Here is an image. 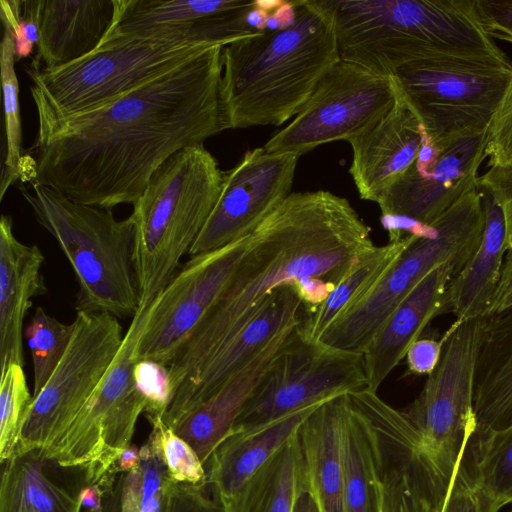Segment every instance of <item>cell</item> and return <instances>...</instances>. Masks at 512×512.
<instances>
[{"instance_id": "1f68e13d", "label": "cell", "mask_w": 512, "mask_h": 512, "mask_svg": "<svg viewBox=\"0 0 512 512\" xmlns=\"http://www.w3.org/2000/svg\"><path fill=\"white\" fill-rule=\"evenodd\" d=\"M464 461L476 483L500 509L512 503V423L474 432Z\"/></svg>"}, {"instance_id": "f6af8a7d", "label": "cell", "mask_w": 512, "mask_h": 512, "mask_svg": "<svg viewBox=\"0 0 512 512\" xmlns=\"http://www.w3.org/2000/svg\"><path fill=\"white\" fill-rule=\"evenodd\" d=\"M207 486L172 482L160 512H223L219 501L208 496Z\"/></svg>"}, {"instance_id": "5b68a950", "label": "cell", "mask_w": 512, "mask_h": 512, "mask_svg": "<svg viewBox=\"0 0 512 512\" xmlns=\"http://www.w3.org/2000/svg\"><path fill=\"white\" fill-rule=\"evenodd\" d=\"M223 175L203 144L177 151L152 174L129 216L140 304L150 305L176 274L219 199Z\"/></svg>"}, {"instance_id": "7bdbcfd3", "label": "cell", "mask_w": 512, "mask_h": 512, "mask_svg": "<svg viewBox=\"0 0 512 512\" xmlns=\"http://www.w3.org/2000/svg\"><path fill=\"white\" fill-rule=\"evenodd\" d=\"M279 452L239 492L232 497L218 500L223 512H266Z\"/></svg>"}, {"instance_id": "277c9868", "label": "cell", "mask_w": 512, "mask_h": 512, "mask_svg": "<svg viewBox=\"0 0 512 512\" xmlns=\"http://www.w3.org/2000/svg\"><path fill=\"white\" fill-rule=\"evenodd\" d=\"M341 60L382 76L428 60L512 67L475 0H331Z\"/></svg>"}, {"instance_id": "30bf717a", "label": "cell", "mask_w": 512, "mask_h": 512, "mask_svg": "<svg viewBox=\"0 0 512 512\" xmlns=\"http://www.w3.org/2000/svg\"><path fill=\"white\" fill-rule=\"evenodd\" d=\"M140 304L102 380L64 434L36 455L64 468H80L84 484L99 483L132 443L146 401L135 378L136 348L151 313Z\"/></svg>"}, {"instance_id": "f35d334b", "label": "cell", "mask_w": 512, "mask_h": 512, "mask_svg": "<svg viewBox=\"0 0 512 512\" xmlns=\"http://www.w3.org/2000/svg\"><path fill=\"white\" fill-rule=\"evenodd\" d=\"M298 431L278 454L274 483L266 512H294L299 495L306 490L304 461Z\"/></svg>"}, {"instance_id": "e575fe53", "label": "cell", "mask_w": 512, "mask_h": 512, "mask_svg": "<svg viewBox=\"0 0 512 512\" xmlns=\"http://www.w3.org/2000/svg\"><path fill=\"white\" fill-rule=\"evenodd\" d=\"M386 512H441V499L409 460L397 459L383 472Z\"/></svg>"}, {"instance_id": "d6986e66", "label": "cell", "mask_w": 512, "mask_h": 512, "mask_svg": "<svg viewBox=\"0 0 512 512\" xmlns=\"http://www.w3.org/2000/svg\"><path fill=\"white\" fill-rule=\"evenodd\" d=\"M395 89L390 110L347 140L352 148L349 173L359 196L375 203L413 164L426 134L396 82Z\"/></svg>"}, {"instance_id": "2e32d148", "label": "cell", "mask_w": 512, "mask_h": 512, "mask_svg": "<svg viewBox=\"0 0 512 512\" xmlns=\"http://www.w3.org/2000/svg\"><path fill=\"white\" fill-rule=\"evenodd\" d=\"M299 157L258 147L224 171L219 199L189 253L216 250L253 232L292 193Z\"/></svg>"}, {"instance_id": "8992f818", "label": "cell", "mask_w": 512, "mask_h": 512, "mask_svg": "<svg viewBox=\"0 0 512 512\" xmlns=\"http://www.w3.org/2000/svg\"><path fill=\"white\" fill-rule=\"evenodd\" d=\"M20 188L37 222L56 240L78 284L76 311L133 317L140 305L133 259L134 225L111 209L74 202L32 182Z\"/></svg>"}, {"instance_id": "ee69618b", "label": "cell", "mask_w": 512, "mask_h": 512, "mask_svg": "<svg viewBox=\"0 0 512 512\" xmlns=\"http://www.w3.org/2000/svg\"><path fill=\"white\" fill-rule=\"evenodd\" d=\"M2 23L12 30L16 60L28 57L37 43V26L32 0H1Z\"/></svg>"}, {"instance_id": "ab89813d", "label": "cell", "mask_w": 512, "mask_h": 512, "mask_svg": "<svg viewBox=\"0 0 512 512\" xmlns=\"http://www.w3.org/2000/svg\"><path fill=\"white\" fill-rule=\"evenodd\" d=\"M487 136L486 158L489 167H512V73Z\"/></svg>"}, {"instance_id": "c3c4849f", "label": "cell", "mask_w": 512, "mask_h": 512, "mask_svg": "<svg viewBox=\"0 0 512 512\" xmlns=\"http://www.w3.org/2000/svg\"><path fill=\"white\" fill-rule=\"evenodd\" d=\"M445 337L441 340L419 338L407 350L406 361L408 371L415 375H429L440 361Z\"/></svg>"}, {"instance_id": "7c38bea8", "label": "cell", "mask_w": 512, "mask_h": 512, "mask_svg": "<svg viewBox=\"0 0 512 512\" xmlns=\"http://www.w3.org/2000/svg\"><path fill=\"white\" fill-rule=\"evenodd\" d=\"M73 323L65 354L32 399L14 455H39L64 434L122 344L125 333L113 314L77 311Z\"/></svg>"}, {"instance_id": "f546056e", "label": "cell", "mask_w": 512, "mask_h": 512, "mask_svg": "<svg viewBox=\"0 0 512 512\" xmlns=\"http://www.w3.org/2000/svg\"><path fill=\"white\" fill-rule=\"evenodd\" d=\"M44 461L33 453L13 455L5 461L0 512H80L77 495L46 475Z\"/></svg>"}, {"instance_id": "d6a6232c", "label": "cell", "mask_w": 512, "mask_h": 512, "mask_svg": "<svg viewBox=\"0 0 512 512\" xmlns=\"http://www.w3.org/2000/svg\"><path fill=\"white\" fill-rule=\"evenodd\" d=\"M14 38L9 25L3 23L0 45V68L3 91L5 157L1 180L2 199L7 188L22 178L24 157L21 155L22 128L19 107V85L15 72Z\"/></svg>"}, {"instance_id": "816d5d0a", "label": "cell", "mask_w": 512, "mask_h": 512, "mask_svg": "<svg viewBox=\"0 0 512 512\" xmlns=\"http://www.w3.org/2000/svg\"><path fill=\"white\" fill-rule=\"evenodd\" d=\"M373 489L375 499V512H386L383 473L375 479Z\"/></svg>"}, {"instance_id": "d4e9b609", "label": "cell", "mask_w": 512, "mask_h": 512, "mask_svg": "<svg viewBox=\"0 0 512 512\" xmlns=\"http://www.w3.org/2000/svg\"><path fill=\"white\" fill-rule=\"evenodd\" d=\"M481 191L485 217L481 242L451 279L441 312L453 313L459 321L490 315L508 251L502 208L492 195Z\"/></svg>"}, {"instance_id": "52a82bcc", "label": "cell", "mask_w": 512, "mask_h": 512, "mask_svg": "<svg viewBox=\"0 0 512 512\" xmlns=\"http://www.w3.org/2000/svg\"><path fill=\"white\" fill-rule=\"evenodd\" d=\"M210 46L176 34L115 37L58 69L34 62L27 73L38 130L106 106Z\"/></svg>"}, {"instance_id": "ac0fdd59", "label": "cell", "mask_w": 512, "mask_h": 512, "mask_svg": "<svg viewBox=\"0 0 512 512\" xmlns=\"http://www.w3.org/2000/svg\"><path fill=\"white\" fill-rule=\"evenodd\" d=\"M304 304L293 285L276 288L257 317L227 347L176 389L163 417L173 428L227 379L251 362L275 337L299 324Z\"/></svg>"}, {"instance_id": "7dc6e473", "label": "cell", "mask_w": 512, "mask_h": 512, "mask_svg": "<svg viewBox=\"0 0 512 512\" xmlns=\"http://www.w3.org/2000/svg\"><path fill=\"white\" fill-rule=\"evenodd\" d=\"M475 5L490 37L512 44V0H475Z\"/></svg>"}, {"instance_id": "6da1fadb", "label": "cell", "mask_w": 512, "mask_h": 512, "mask_svg": "<svg viewBox=\"0 0 512 512\" xmlns=\"http://www.w3.org/2000/svg\"><path fill=\"white\" fill-rule=\"evenodd\" d=\"M222 48L212 45L106 106L38 130L21 179L85 205H133L170 156L230 129Z\"/></svg>"}, {"instance_id": "836d02e7", "label": "cell", "mask_w": 512, "mask_h": 512, "mask_svg": "<svg viewBox=\"0 0 512 512\" xmlns=\"http://www.w3.org/2000/svg\"><path fill=\"white\" fill-rule=\"evenodd\" d=\"M74 331V323L66 324L38 306L25 328L34 372L32 396L46 384L65 354Z\"/></svg>"}, {"instance_id": "ffe728a7", "label": "cell", "mask_w": 512, "mask_h": 512, "mask_svg": "<svg viewBox=\"0 0 512 512\" xmlns=\"http://www.w3.org/2000/svg\"><path fill=\"white\" fill-rule=\"evenodd\" d=\"M297 326L275 337L251 362L172 428L193 447L205 467L216 448L232 433L244 406L294 337Z\"/></svg>"}, {"instance_id": "3957f363", "label": "cell", "mask_w": 512, "mask_h": 512, "mask_svg": "<svg viewBox=\"0 0 512 512\" xmlns=\"http://www.w3.org/2000/svg\"><path fill=\"white\" fill-rule=\"evenodd\" d=\"M331 0H296L287 26L222 48L221 97L230 129L295 117L340 60Z\"/></svg>"}, {"instance_id": "b9f144b4", "label": "cell", "mask_w": 512, "mask_h": 512, "mask_svg": "<svg viewBox=\"0 0 512 512\" xmlns=\"http://www.w3.org/2000/svg\"><path fill=\"white\" fill-rule=\"evenodd\" d=\"M500 508L471 475L464 456L454 473L441 512H498Z\"/></svg>"}, {"instance_id": "7402d4cb", "label": "cell", "mask_w": 512, "mask_h": 512, "mask_svg": "<svg viewBox=\"0 0 512 512\" xmlns=\"http://www.w3.org/2000/svg\"><path fill=\"white\" fill-rule=\"evenodd\" d=\"M44 256L37 245L20 242L11 216L0 220V373L24 366L23 321L32 298L46 293L41 274Z\"/></svg>"}, {"instance_id": "d590c367", "label": "cell", "mask_w": 512, "mask_h": 512, "mask_svg": "<svg viewBox=\"0 0 512 512\" xmlns=\"http://www.w3.org/2000/svg\"><path fill=\"white\" fill-rule=\"evenodd\" d=\"M23 366L12 364L0 373V460L16 452L21 429L32 402Z\"/></svg>"}, {"instance_id": "60d3db41", "label": "cell", "mask_w": 512, "mask_h": 512, "mask_svg": "<svg viewBox=\"0 0 512 512\" xmlns=\"http://www.w3.org/2000/svg\"><path fill=\"white\" fill-rule=\"evenodd\" d=\"M134 378L139 392L146 401L147 417H164L172 400L168 366L150 360L137 361Z\"/></svg>"}, {"instance_id": "cb8c5ba5", "label": "cell", "mask_w": 512, "mask_h": 512, "mask_svg": "<svg viewBox=\"0 0 512 512\" xmlns=\"http://www.w3.org/2000/svg\"><path fill=\"white\" fill-rule=\"evenodd\" d=\"M323 402L306 406L256 428L233 430L216 448L205 467L207 485L213 497L220 500L239 492Z\"/></svg>"}, {"instance_id": "484cf974", "label": "cell", "mask_w": 512, "mask_h": 512, "mask_svg": "<svg viewBox=\"0 0 512 512\" xmlns=\"http://www.w3.org/2000/svg\"><path fill=\"white\" fill-rule=\"evenodd\" d=\"M347 394L320 404L301 424L306 490L318 512H345L342 426Z\"/></svg>"}, {"instance_id": "4fadbf2b", "label": "cell", "mask_w": 512, "mask_h": 512, "mask_svg": "<svg viewBox=\"0 0 512 512\" xmlns=\"http://www.w3.org/2000/svg\"><path fill=\"white\" fill-rule=\"evenodd\" d=\"M368 390L363 353L296 333L244 406L233 430L256 428L341 394Z\"/></svg>"}, {"instance_id": "7a4b0ae2", "label": "cell", "mask_w": 512, "mask_h": 512, "mask_svg": "<svg viewBox=\"0 0 512 512\" xmlns=\"http://www.w3.org/2000/svg\"><path fill=\"white\" fill-rule=\"evenodd\" d=\"M374 247L370 227L346 198L292 192L250 233L228 287L168 365L172 396L238 337L276 288L293 285L309 313Z\"/></svg>"}, {"instance_id": "f5cc1de1", "label": "cell", "mask_w": 512, "mask_h": 512, "mask_svg": "<svg viewBox=\"0 0 512 512\" xmlns=\"http://www.w3.org/2000/svg\"><path fill=\"white\" fill-rule=\"evenodd\" d=\"M294 512H318L317 506L307 490L299 495Z\"/></svg>"}, {"instance_id": "4dcf8cb0", "label": "cell", "mask_w": 512, "mask_h": 512, "mask_svg": "<svg viewBox=\"0 0 512 512\" xmlns=\"http://www.w3.org/2000/svg\"><path fill=\"white\" fill-rule=\"evenodd\" d=\"M415 234L375 246L350 274L335 287L327 299L309 313H303L297 326L306 341H319L337 315L366 292L411 244Z\"/></svg>"}, {"instance_id": "8d00e7d4", "label": "cell", "mask_w": 512, "mask_h": 512, "mask_svg": "<svg viewBox=\"0 0 512 512\" xmlns=\"http://www.w3.org/2000/svg\"><path fill=\"white\" fill-rule=\"evenodd\" d=\"M103 488L102 504L97 509L80 512H160L167 487L147 499L142 497V469L139 465L128 472L109 473L100 483Z\"/></svg>"}, {"instance_id": "ba28073f", "label": "cell", "mask_w": 512, "mask_h": 512, "mask_svg": "<svg viewBox=\"0 0 512 512\" xmlns=\"http://www.w3.org/2000/svg\"><path fill=\"white\" fill-rule=\"evenodd\" d=\"M482 191L472 187L411 244L360 297L331 322L319 341L339 350L363 353L385 321L416 285L449 262L458 272L478 248L484 229Z\"/></svg>"}, {"instance_id": "9a60e30c", "label": "cell", "mask_w": 512, "mask_h": 512, "mask_svg": "<svg viewBox=\"0 0 512 512\" xmlns=\"http://www.w3.org/2000/svg\"><path fill=\"white\" fill-rule=\"evenodd\" d=\"M250 234L225 247L193 255L153 300L136 348V361L168 366L221 297L247 252Z\"/></svg>"}, {"instance_id": "f1b7e54d", "label": "cell", "mask_w": 512, "mask_h": 512, "mask_svg": "<svg viewBox=\"0 0 512 512\" xmlns=\"http://www.w3.org/2000/svg\"><path fill=\"white\" fill-rule=\"evenodd\" d=\"M249 1L113 0V21L103 40L156 35L158 32L172 29H188L200 20L241 8Z\"/></svg>"}, {"instance_id": "681fc988", "label": "cell", "mask_w": 512, "mask_h": 512, "mask_svg": "<svg viewBox=\"0 0 512 512\" xmlns=\"http://www.w3.org/2000/svg\"><path fill=\"white\" fill-rule=\"evenodd\" d=\"M512 307V248L506 252L500 282L491 313L496 314Z\"/></svg>"}, {"instance_id": "9c48e42d", "label": "cell", "mask_w": 512, "mask_h": 512, "mask_svg": "<svg viewBox=\"0 0 512 512\" xmlns=\"http://www.w3.org/2000/svg\"><path fill=\"white\" fill-rule=\"evenodd\" d=\"M486 321L456 320L451 325L439 363L403 410L419 437L416 465L443 497L476 430L475 375Z\"/></svg>"}, {"instance_id": "db71d44e", "label": "cell", "mask_w": 512, "mask_h": 512, "mask_svg": "<svg viewBox=\"0 0 512 512\" xmlns=\"http://www.w3.org/2000/svg\"><path fill=\"white\" fill-rule=\"evenodd\" d=\"M510 512H512V509H511V511H510Z\"/></svg>"}, {"instance_id": "4316f807", "label": "cell", "mask_w": 512, "mask_h": 512, "mask_svg": "<svg viewBox=\"0 0 512 512\" xmlns=\"http://www.w3.org/2000/svg\"><path fill=\"white\" fill-rule=\"evenodd\" d=\"M474 412L475 432L512 423V307L487 316L475 375Z\"/></svg>"}, {"instance_id": "74e56055", "label": "cell", "mask_w": 512, "mask_h": 512, "mask_svg": "<svg viewBox=\"0 0 512 512\" xmlns=\"http://www.w3.org/2000/svg\"><path fill=\"white\" fill-rule=\"evenodd\" d=\"M148 419L158 438L170 478L177 483L207 485L205 466L193 447L168 426L161 416Z\"/></svg>"}, {"instance_id": "44dd1931", "label": "cell", "mask_w": 512, "mask_h": 512, "mask_svg": "<svg viewBox=\"0 0 512 512\" xmlns=\"http://www.w3.org/2000/svg\"><path fill=\"white\" fill-rule=\"evenodd\" d=\"M457 273L452 263L437 266L391 313L363 352L368 390L377 392L428 323L441 315L446 290Z\"/></svg>"}, {"instance_id": "603a6c76", "label": "cell", "mask_w": 512, "mask_h": 512, "mask_svg": "<svg viewBox=\"0 0 512 512\" xmlns=\"http://www.w3.org/2000/svg\"><path fill=\"white\" fill-rule=\"evenodd\" d=\"M37 58L44 69L73 63L99 47L114 16L113 0H32Z\"/></svg>"}, {"instance_id": "bcb514c9", "label": "cell", "mask_w": 512, "mask_h": 512, "mask_svg": "<svg viewBox=\"0 0 512 512\" xmlns=\"http://www.w3.org/2000/svg\"><path fill=\"white\" fill-rule=\"evenodd\" d=\"M478 187L492 195L502 208L508 250L512 248V167L490 168L477 180Z\"/></svg>"}, {"instance_id": "e0dca14e", "label": "cell", "mask_w": 512, "mask_h": 512, "mask_svg": "<svg viewBox=\"0 0 512 512\" xmlns=\"http://www.w3.org/2000/svg\"><path fill=\"white\" fill-rule=\"evenodd\" d=\"M487 135L488 130L439 146L425 134L413 164L378 201L382 215L433 224L477 185Z\"/></svg>"}, {"instance_id": "f907efd6", "label": "cell", "mask_w": 512, "mask_h": 512, "mask_svg": "<svg viewBox=\"0 0 512 512\" xmlns=\"http://www.w3.org/2000/svg\"><path fill=\"white\" fill-rule=\"evenodd\" d=\"M141 462L140 449L131 443L121 454L114 466L116 473L128 472L138 467Z\"/></svg>"}, {"instance_id": "8fae6325", "label": "cell", "mask_w": 512, "mask_h": 512, "mask_svg": "<svg viewBox=\"0 0 512 512\" xmlns=\"http://www.w3.org/2000/svg\"><path fill=\"white\" fill-rule=\"evenodd\" d=\"M511 73L507 66L428 60L393 77L428 138L444 146L488 130Z\"/></svg>"}, {"instance_id": "5bb4252c", "label": "cell", "mask_w": 512, "mask_h": 512, "mask_svg": "<svg viewBox=\"0 0 512 512\" xmlns=\"http://www.w3.org/2000/svg\"><path fill=\"white\" fill-rule=\"evenodd\" d=\"M393 76L339 60L321 78L294 119L263 146L272 153L303 155L361 133L393 106Z\"/></svg>"}, {"instance_id": "83f0119b", "label": "cell", "mask_w": 512, "mask_h": 512, "mask_svg": "<svg viewBox=\"0 0 512 512\" xmlns=\"http://www.w3.org/2000/svg\"><path fill=\"white\" fill-rule=\"evenodd\" d=\"M345 512H375L374 481L384 471L383 442L348 393L342 426Z\"/></svg>"}]
</instances>
